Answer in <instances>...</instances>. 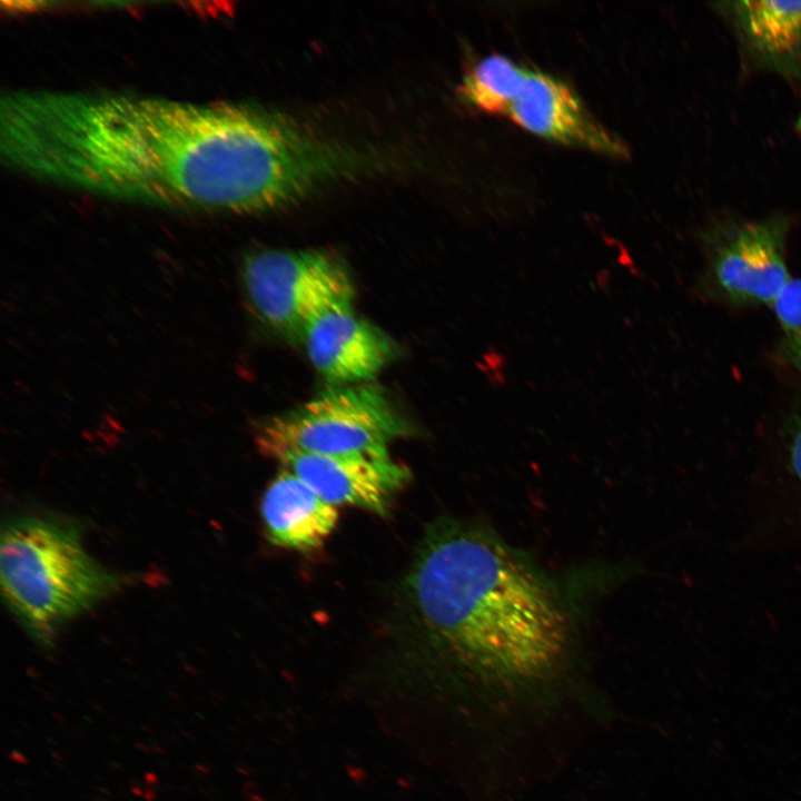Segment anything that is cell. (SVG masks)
I'll return each mask as SVG.
<instances>
[{
    "label": "cell",
    "instance_id": "6",
    "mask_svg": "<svg viewBox=\"0 0 801 801\" xmlns=\"http://www.w3.org/2000/svg\"><path fill=\"white\" fill-rule=\"evenodd\" d=\"M782 221L764 220L740 225L718 247L712 273L732 303L772 305L791 279L784 255Z\"/></svg>",
    "mask_w": 801,
    "mask_h": 801
},
{
    "label": "cell",
    "instance_id": "8",
    "mask_svg": "<svg viewBox=\"0 0 801 801\" xmlns=\"http://www.w3.org/2000/svg\"><path fill=\"white\" fill-rule=\"evenodd\" d=\"M507 116L525 130L555 142L612 157L626 155L622 141L593 119L575 92L547 73L528 72Z\"/></svg>",
    "mask_w": 801,
    "mask_h": 801
},
{
    "label": "cell",
    "instance_id": "11",
    "mask_svg": "<svg viewBox=\"0 0 801 801\" xmlns=\"http://www.w3.org/2000/svg\"><path fill=\"white\" fill-rule=\"evenodd\" d=\"M741 34L765 61L801 62V1L743 0L728 3Z\"/></svg>",
    "mask_w": 801,
    "mask_h": 801
},
{
    "label": "cell",
    "instance_id": "2",
    "mask_svg": "<svg viewBox=\"0 0 801 801\" xmlns=\"http://www.w3.org/2000/svg\"><path fill=\"white\" fill-rule=\"evenodd\" d=\"M400 623L416 644L471 670L533 680L563 656L565 613L541 576L469 523L429 525L400 585Z\"/></svg>",
    "mask_w": 801,
    "mask_h": 801
},
{
    "label": "cell",
    "instance_id": "12",
    "mask_svg": "<svg viewBox=\"0 0 801 801\" xmlns=\"http://www.w3.org/2000/svg\"><path fill=\"white\" fill-rule=\"evenodd\" d=\"M527 76L528 71L511 59L492 55L465 76L459 91L467 102L483 111L507 115Z\"/></svg>",
    "mask_w": 801,
    "mask_h": 801
},
{
    "label": "cell",
    "instance_id": "13",
    "mask_svg": "<svg viewBox=\"0 0 801 801\" xmlns=\"http://www.w3.org/2000/svg\"><path fill=\"white\" fill-rule=\"evenodd\" d=\"M787 350L801 372V278H791L772 304Z\"/></svg>",
    "mask_w": 801,
    "mask_h": 801
},
{
    "label": "cell",
    "instance_id": "3",
    "mask_svg": "<svg viewBox=\"0 0 801 801\" xmlns=\"http://www.w3.org/2000/svg\"><path fill=\"white\" fill-rule=\"evenodd\" d=\"M0 583L10 610L48 644L65 623L118 589L120 577L90 556L77 526L20 516L2 526Z\"/></svg>",
    "mask_w": 801,
    "mask_h": 801
},
{
    "label": "cell",
    "instance_id": "15",
    "mask_svg": "<svg viewBox=\"0 0 801 801\" xmlns=\"http://www.w3.org/2000/svg\"><path fill=\"white\" fill-rule=\"evenodd\" d=\"M10 759H11V760H14V761L18 762V763H26V762H27L26 758H24L22 754H20L19 752H12V753L10 754Z\"/></svg>",
    "mask_w": 801,
    "mask_h": 801
},
{
    "label": "cell",
    "instance_id": "14",
    "mask_svg": "<svg viewBox=\"0 0 801 801\" xmlns=\"http://www.w3.org/2000/svg\"><path fill=\"white\" fill-rule=\"evenodd\" d=\"M790 456L794 474L801 481V422L793 436Z\"/></svg>",
    "mask_w": 801,
    "mask_h": 801
},
{
    "label": "cell",
    "instance_id": "1",
    "mask_svg": "<svg viewBox=\"0 0 801 801\" xmlns=\"http://www.w3.org/2000/svg\"><path fill=\"white\" fill-rule=\"evenodd\" d=\"M0 157L98 196L231 214L291 205L353 165L348 148L250 103L48 89L1 97Z\"/></svg>",
    "mask_w": 801,
    "mask_h": 801
},
{
    "label": "cell",
    "instance_id": "10",
    "mask_svg": "<svg viewBox=\"0 0 801 801\" xmlns=\"http://www.w3.org/2000/svg\"><path fill=\"white\" fill-rule=\"evenodd\" d=\"M260 514L269 541L285 548L312 552L336 527V506L322 500L304 481L284 469L265 490Z\"/></svg>",
    "mask_w": 801,
    "mask_h": 801
},
{
    "label": "cell",
    "instance_id": "16",
    "mask_svg": "<svg viewBox=\"0 0 801 801\" xmlns=\"http://www.w3.org/2000/svg\"><path fill=\"white\" fill-rule=\"evenodd\" d=\"M798 128H799V130H800V132H801V113H800V117H799V120H798Z\"/></svg>",
    "mask_w": 801,
    "mask_h": 801
},
{
    "label": "cell",
    "instance_id": "5",
    "mask_svg": "<svg viewBox=\"0 0 801 801\" xmlns=\"http://www.w3.org/2000/svg\"><path fill=\"white\" fill-rule=\"evenodd\" d=\"M243 286L255 316L287 339L303 340L326 310L352 305L354 285L342 261L322 250H263L248 255Z\"/></svg>",
    "mask_w": 801,
    "mask_h": 801
},
{
    "label": "cell",
    "instance_id": "9",
    "mask_svg": "<svg viewBox=\"0 0 801 801\" xmlns=\"http://www.w3.org/2000/svg\"><path fill=\"white\" fill-rule=\"evenodd\" d=\"M303 342L317 372L338 384L374 377L395 354L392 340L356 315L352 305L323 313L308 326Z\"/></svg>",
    "mask_w": 801,
    "mask_h": 801
},
{
    "label": "cell",
    "instance_id": "4",
    "mask_svg": "<svg viewBox=\"0 0 801 801\" xmlns=\"http://www.w3.org/2000/svg\"><path fill=\"white\" fill-rule=\"evenodd\" d=\"M408 425L374 386L329 389L304 405L267 419L257 433L263 454L281 461L293 454L342 456L386 453Z\"/></svg>",
    "mask_w": 801,
    "mask_h": 801
},
{
    "label": "cell",
    "instance_id": "7",
    "mask_svg": "<svg viewBox=\"0 0 801 801\" xmlns=\"http://www.w3.org/2000/svg\"><path fill=\"white\" fill-rule=\"evenodd\" d=\"M280 463L322 500L385 515L390 500L408 481V471L388 452L342 456L293 454Z\"/></svg>",
    "mask_w": 801,
    "mask_h": 801
}]
</instances>
